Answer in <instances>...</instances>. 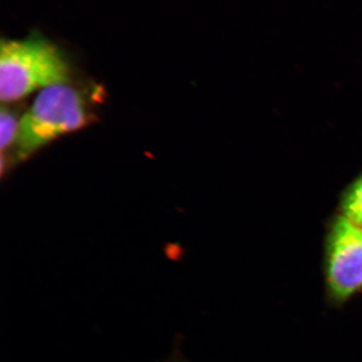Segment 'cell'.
Listing matches in <instances>:
<instances>
[{
    "label": "cell",
    "mask_w": 362,
    "mask_h": 362,
    "mask_svg": "<svg viewBox=\"0 0 362 362\" xmlns=\"http://www.w3.org/2000/svg\"><path fill=\"white\" fill-rule=\"evenodd\" d=\"M71 66L63 49L42 33L21 40H2L0 49V98L18 101L51 86L68 84Z\"/></svg>",
    "instance_id": "obj_1"
},
{
    "label": "cell",
    "mask_w": 362,
    "mask_h": 362,
    "mask_svg": "<svg viewBox=\"0 0 362 362\" xmlns=\"http://www.w3.org/2000/svg\"><path fill=\"white\" fill-rule=\"evenodd\" d=\"M88 123L82 95L68 84L45 88L21 118L18 154L25 159L61 136L81 129Z\"/></svg>",
    "instance_id": "obj_2"
},
{
    "label": "cell",
    "mask_w": 362,
    "mask_h": 362,
    "mask_svg": "<svg viewBox=\"0 0 362 362\" xmlns=\"http://www.w3.org/2000/svg\"><path fill=\"white\" fill-rule=\"evenodd\" d=\"M326 277L338 300L362 288V230L344 216H338L328 235Z\"/></svg>",
    "instance_id": "obj_3"
},
{
    "label": "cell",
    "mask_w": 362,
    "mask_h": 362,
    "mask_svg": "<svg viewBox=\"0 0 362 362\" xmlns=\"http://www.w3.org/2000/svg\"><path fill=\"white\" fill-rule=\"evenodd\" d=\"M341 206L342 216L362 228V175L347 189Z\"/></svg>",
    "instance_id": "obj_4"
},
{
    "label": "cell",
    "mask_w": 362,
    "mask_h": 362,
    "mask_svg": "<svg viewBox=\"0 0 362 362\" xmlns=\"http://www.w3.org/2000/svg\"><path fill=\"white\" fill-rule=\"evenodd\" d=\"M20 124L21 121L13 112L2 109L0 113V147L2 152L11 146L14 140H18Z\"/></svg>",
    "instance_id": "obj_5"
},
{
    "label": "cell",
    "mask_w": 362,
    "mask_h": 362,
    "mask_svg": "<svg viewBox=\"0 0 362 362\" xmlns=\"http://www.w3.org/2000/svg\"><path fill=\"white\" fill-rule=\"evenodd\" d=\"M361 228V230H362V228Z\"/></svg>",
    "instance_id": "obj_6"
}]
</instances>
